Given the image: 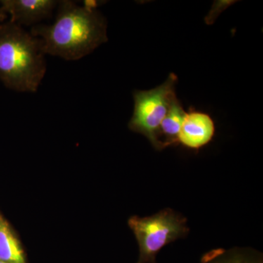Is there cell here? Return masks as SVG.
Segmentation results:
<instances>
[{
    "mask_svg": "<svg viewBox=\"0 0 263 263\" xmlns=\"http://www.w3.org/2000/svg\"><path fill=\"white\" fill-rule=\"evenodd\" d=\"M41 41L11 22L0 24V80L8 89L36 92L46 72Z\"/></svg>",
    "mask_w": 263,
    "mask_h": 263,
    "instance_id": "cell-2",
    "label": "cell"
},
{
    "mask_svg": "<svg viewBox=\"0 0 263 263\" xmlns=\"http://www.w3.org/2000/svg\"><path fill=\"white\" fill-rule=\"evenodd\" d=\"M57 9L53 24H36L31 29L45 54L76 61L108 41L107 21L98 10L70 0L59 1Z\"/></svg>",
    "mask_w": 263,
    "mask_h": 263,
    "instance_id": "cell-1",
    "label": "cell"
},
{
    "mask_svg": "<svg viewBox=\"0 0 263 263\" xmlns=\"http://www.w3.org/2000/svg\"><path fill=\"white\" fill-rule=\"evenodd\" d=\"M128 224L139 247L137 263H156L161 249L184 238L190 232L186 218L171 209H164L146 217L132 216Z\"/></svg>",
    "mask_w": 263,
    "mask_h": 263,
    "instance_id": "cell-3",
    "label": "cell"
},
{
    "mask_svg": "<svg viewBox=\"0 0 263 263\" xmlns=\"http://www.w3.org/2000/svg\"><path fill=\"white\" fill-rule=\"evenodd\" d=\"M186 112L175 95L171 100L167 114L161 123L156 134V150L164 148L179 143V135Z\"/></svg>",
    "mask_w": 263,
    "mask_h": 263,
    "instance_id": "cell-7",
    "label": "cell"
},
{
    "mask_svg": "<svg viewBox=\"0 0 263 263\" xmlns=\"http://www.w3.org/2000/svg\"><path fill=\"white\" fill-rule=\"evenodd\" d=\"M0 260L7 263H27L20 242L8 221L0 215Z\"/></svg>",
    "mask_w": 263,
    "mask_h": 263,
    "instance_id": "cell-9",
    "label": "cell"
},
{
    "mask_svg": "<svg viewBox=\"0 0 263 263\" xmlns=\"http://www.w3.org/2000/svg\"><path fill=\"white\" fill-rule=\"evenodd\" d=\"M7 18H8V15L0 9V24L3 23Z\"/></svg>",
    "mask_w": 263,
    "mask_h": 263,
    "instance_id": "cell-10",
    "label": "cell"
},
{
    "mask_svg": "<svg viewBox=\"0 0 263 263\" xmlns=\"http://www.w3.org/2000/svg\"><path fill=\"white\" fill-rule=\"evenodd\" d=\"M197 263H263V256L259 251L248 247L219 248L204 254Z\"/></svg>",
    "mask_w": 263,
    "mask_h": 263,
    "instance_id": "cell-8",
    "label": "cell"
},
{
    "mask_svg": "<svg viewBox=\"0 0 263 263\" xmlns=\"http://www.w3.org/2000/svg\"><path fill=\"white\" fill-rule=\"evenodd\" d=\"M0 263H7V262H3V261L0 260Z\"/></svg>",
    "mask_w": 263,
    "mask_h": 263,
    "instance_id": "cell-11",
    "label": "cell"
},
{
    "mask_svg": "<svg viewBox=\"0 0 263 263\" xmlns=\"http://www.w3.org/2000/svg\"><path fill=\"white\" fill-rule=\"evenodd\" d=\"M215 134L214 120L209 114L191 110L186 113L179 135V143L198 150L209 143Z\"/></svg>",
    "mask_w": 263,
    "mask_h": 263,
    "instance_id": "cell-6",
    "label": "cell"
},
{
    "mask_svg": "<svg viewBox=\"0 0 263 263\" xmlns=\"http://www.w3.org/2000/svg\"><path fill=\"white\" fill-rule=\"evenodd\" d=\"M56 0H1L0 4L10 22L22 26H34L38 22L51 18L57 8Z\"/></svg>",
    "mask_w": 263,
    "mask_h": 263,
    "instance_id": "cell-5",
    "label": "cell"
},
{
    "mask_svg": "<svg viewBox=\"0 0 263 263\" xmlns=\"http://www.w3.org/2000/svg\"><path fill=\"white\" fill-rule=\"evenodd\" d=\"M177 76L170 74L163 84L148 91L136 90L133 92L134 111L128 127L132 131L148 138L155 146L156 134L168 110L171 100L176 95Z\"/></svg>",
    "mask_w": 263,
    "mask_h": 263,
    "instance_id": "cell-4",
    "label": "cell"
}]
</instances>
